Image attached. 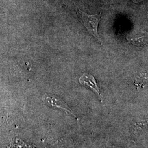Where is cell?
Masks as SVG:
<instances>
[{
  "label": "cell",
  "mask_w": 148,
  "mask_h": 148,
  "mask_svg": "<svg viewBox=\"0 0 148 148\" xmlns=\"http://www.w3.org/2000/svg\"><path fill=\"white\" fill-rule=\"evenodd\" d=\"M77 12L81 21L87 29L88 32L93 36L95 37L99 42L101 43V41L98 34V27L101 19V14L90 15L79 8H78Z\"/></svg>",
  "instance_id": "6da1fadb"
},
{
  "label": "cell",
  "mask_w": 148,
  "mask_h": 148,
  "mask_svg": "<svg viewBox=\"0 0 148 148\" xmlns=\"http://www.w3.org/2000/svg\"><path fill=\"white\" fill-rule=\"evenodd\" d=\"M132 1L135 3H139V2H140L143 1V0H132Z\"/></svg>",
  "instance_id": "277c9868"
},
{
  "label": "cell",
  "mask_w": 148,
  "mask_h": 148,
  "mask_svg": "<svg viewBox=\"0 0 148 148\" xmlns=\"http://www.w3.org/2000/svg\"><path fill=\"white\" fill-rule=\"evenodd\" d=\"M79 82L80 84L87 86L95 91L101 98L98 86L93 76L90 74H84L79 77Z\"/></svg>",
  "instance_id": "7a4b0ae2"
},
{
  "label": "cell",
  "mask_w": 148,
  "mask_h": 148,
  "mask_svg": "<svg viewBox=\"0 0 148 148\" xmlns=\"http://www.w3.org/2000/svg\"><path fill=\"white\" fill-rule=\"evenodd\" d=\"M46 100L50 105L53 106L62 108L68 112H71V111L69 109L68 106L63 101L58 99L57 98H56L54 97H49V96H47L46 97Z\"/></svg>",
  "instance_id": "3957f363"
}]
</instances>
